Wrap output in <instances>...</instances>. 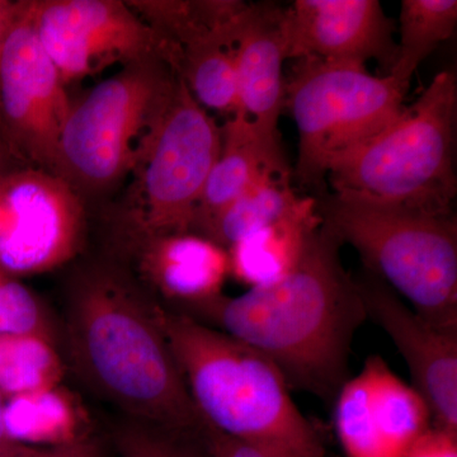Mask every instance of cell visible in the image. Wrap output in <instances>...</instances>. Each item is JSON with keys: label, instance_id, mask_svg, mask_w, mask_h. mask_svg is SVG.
Segmentation results:
<instances>
[{"label": "cell", "instance_id": "obj_1", "mask_svg": "<svg viewBox=\"0 0 457 457\" xmlns=\"http://www.w3.org/2000/svg\"><path fill=\"white\" fill-rule=\"evenodd\" d=\"M342 245L321 221L290 275L185 314L260 352L291 389L333 405L350 378L354 333L368 319Z\"/></svg>", "mask_w": 457, "mask_h": 457}, {"label": "cell", "instance_id": "obj_2", "mask_svg": "<svg viewBox=\"0 0 457 457\" xmlns=\"http://www.w3.org/2000/svg\"><path fill=\"white\" fill-rule=\"evenodd\" d=\"M71 365L101 398L129 420L203 432L182 372L158 318V300L116 264L78 276L65 315Z\"/></svg>", "mask_w": 457, "mask_h": 457}, {"label": "cell", "instance_id": "obj_3", "mask_svg": "<svg viewBox=\"0 0 457 457\" xmlns=\"http://www.w3.org/2000/svg\"><path fill=\"white\" fill-rule=\"evenodd\" d=\"M158 318L204 425L275 457H329L267 357L159 302Z\"/></svg>", "mask_w": 457, "mask_h": 457}, {"label": "cell", "instance_id": "obj_4", "mask_svg": "<svg viewBox=\"0 0 457 457\" xmlns=\"http://www.w3.org/2000/svg\"><path fill=\"white\" fill-rule=\"evenodd\" d=\"M321 221L359 252L366 270L404 296L433 326L457 330V227L438 215L335 192L317 203Z\"/></svg>", "mask_w": 457, "mask_h": 457}, {"label": "cell", "instance_id": "obj_5", "mask_svg": "<svg viewBox=\"0 0 457 457\" xmlns=\"http://www.w3.org/2000/svg\"><path fill=\"white\" fill-rule=\"evenodd\" d=\"M456 107V74L441 71L384 130L330 162L335 192L451 215Z\"/></svg>", "mask_w": 457, "mask_h": 457}, {"label": "cell", "instance_id": "obj_6", "mask_svg": "<svg viewBox=\"0 0 457 457\" xmlns=\"http://www.w3.org/2000/svg\"><path fill=\"white\" fill-rule=\"evenodd\" d=\"M163 60L120 68L71 107L57 146L55 174L83 198L129 179L179 88Z\"/></svg>", "mask_w": 457, "mask_h": 457}, {"label": "cell", "instance_id": "obj_7", "mask_svg": "<svg viewBox=\"0 0 457 457\" xmlns=\"http://www.w3.org/2000/svg\"><path fill=\"white\" fill-rule=\"evenodd\" d=\"M220 150L221 126L180 79L129 176L117 239L189 233Z\"/></svg>", "mask_w": 457, "mask_h": 457}, {"label": "cell", "instance_id": "obj_8", "mask_svg": "<svg viewBox=\"0 0 457 457\" xmlns=\"http://www.w3.org/2000/svg\"><path fill=\"white\" fill-rule=\"evenodd\" d=\"M407 92L390 75L376 77L365 66L297 60L285 83V106L299 132L297 179L321 185L336 156L371 139L403 112Z\"/></svg>", "mask_w": 457, "mask_h": 457}, {"label": "cell", "instance_id": "obj_9", "mask_svg": "<svg viewBox=\"0 0 457 457\" xmlns=\"http://www.w3.org/2000/svg\"><path fill=\"white\" fill-rule=\"evenodd\" d=\"M36 35L66 86L113 65L158 59L176 71L179 50L122 0H29Z\"/></svg>", "mask_w": 457, "mask_h": 457}, {"label": "cell", "instance_id": "obj_10", "mask_svg": "<svg viewBox=\"0 0 457 457\" xmlns=\"http://www.w3.org/2000/svg\"><path fill=\"white\" fill-rule=\"evenodd\" d=\"M86 228V201L56 174L22 165L0 177V275L60 269L79 253Z\"/></svg>", "mask_w": 457, "mask_h": 457}, {"label": "cell", "instance_id": "obj_11", "mask_svg": "<svg viewBox=\"0 0 457 457\" xmlns=\"http://www.w3.org/2000/svg\"><path fill=\"white\" fill-rule=\"evenodd\" d=\"M71 107L66 84L36 35L29 0H22L0 51V137L23 163L55 174Z\"/></svg>", "mask_w": 457, "mask_h": 457}, {"label": "cell", "instance_id": "obj_12", "mask_svg": "<svg viewBox=\"0 0 457 457\" xmlns=\"http://www.w3.org/2000/svg\"><path fill=\"white\" fill-rule=\"evenodd\" d=\"M333 405L337 436L347 457H408L432 426L425 399L380 356L366 360Z\"/></svg>", "mask_w": 457, "mask_h": 457}, {"label": "cell", "instance_id": "obj_13", "mask_svg": "<svg viewBox=\"0 0 457 457\" xmlns=\"http://www.w3.org/2000/svg\"><path fill=\"white\" fill-rule=\"evenodd\" d=\"M356 281L366 318L398 348L411 372V386L428 405L432 425L457 433V330L428 323L369 270Z\"/></svg>", "mask_w": 457, "mask_h": 457}, {"label": "cell", "instance_id": "obj_14", "mask_svg": "<svg viewBox=\"0 0 457 457\" xmlns=\"http://www.w3.org/2000/svg\"><path fill=\"white\" fill-rule=\"evenodd\" d=\"M286 29L288 59L376 60L389 74L398 51L394 22L378 0H296L286 8Z\"/></svg>", "mask_w": 457, "mask_h": 457}, {"label": "cell", "instance_id": "obj_15", "mask_svg": "<svg viewBox=\"0 0 457 457\" xmlns=\"http://www.w3.org/2000/svg\"><path fill=\"white\" fill-rule=\"evenodd\" d=\"M117 243L141 287L170 303L173 311L189 312L224 295L230 276L228 253L207 237L179 233L119 237Z\"/></svg>", "mask_w": 457, "mask_h": 457}, {"label": "cell", "instance_id": "obj_16", "mask_svg": "<svg viewBox=\"0 0 457 457\" xmlns=\"http://www.w3.org/2000/svg\"><path fill=\"white\" fill-rule=\"evenodd\" d=\"M236 68L240 112L270 143L279 140L285 107L284 62L288 59L286 8L272 3L246 4L237 20Z\"/></svg>", "mask_w": 457, "mask_h": 457}, {"label": "cell", "instance_id": "obj_17", "mask_svg": "<svg viewBox=\"0 0 457 457\" xmlns=\"http://www.w3.org/2000/svg\"><path fill=\"white\" fill-rule=\"evenodd\" d=\"M272 171H288L281 143H270L245 113L221 126V150L210 171L189 233L204 237L210 225L258 179Z\"/></svg>", "mask_w": 457, "mask_h": 457}, {"label": "cell", "instance_id": "obj_18", "mask_svg": "<svg viewBox=\"0 0 457 457\" xmlns=\"http://www.w3.org/2000/svg\"><path fill=\"white\" fill-rule=\"evenodd\" d=\"M320 224L317 201L302 198L278 221L228 249L230 276L249 288L275 284L299 264L309 237Z\"/></svg>", "mask_w": 457, "mask_h": 457}, {"label": "cell", "instance_id": "obj_19", "mask_svg": "<svg viewBox=\"0 0 457 457\" xmlns=\"http://www.w3.org/2000/svg\"><path fill=\"white\" fill-rule=\"evenodd\" d=\"M7 440L32 446H59L89 437V414L62 384L5 399Z\"/></svg>", "mask_w": 457, "mask_h": 457}, {"label": "cell", "instance_id": "obj_20", "mask_svg": "<svg viewBox=\"0 0 457 457\" xmlns=\"http://www.w3.org/2000/svg\"><path fill=\"white\" fill-rule=\"evenodd\" d=\"M242 12L228 25L179 49L177 74L180 79L204 110L216 111L227 120L242 113L234 49V36Z\"/></svg>", "mask_w": 457, "mask_h": 457}, {"label": "cell", "instance_id": "obj_21", "mask_svg": "<svg viewBox=\"0 0 457 457\" xmlns=\"http://www.w3.org/2000/svg\"><path fill=\"white\" fill-rule=\"evenodd\" d=\"M290 186V171H272L228 204L204 237L228 249L243 237L278 221L300 203Z\"/></svg>", "mask_w": 457, "mask_h": 457}, {"label": "cell", "instance_id": "obj_22", "mask_svg": "<svg viewBox=\"0 0 457 457\" xmlns=\"http://www.w3.org/2000/svg\"><path fill=\"white\" fill-rule=\"evenodd\" d=\"M456 25V0H403L398 51L387 75L409 89L418 66L441 42L449 40Z\"/></svg>", "mask_w": 457, "mask_h": 457}, {"label": "cell", "instance_id": "obj_23", "mask_svg": "<svg viewBox=\"0 0 457 457\" xmlns=\"http://www.w3.org/2000/svg\"><path fill=\"white\" fill-rule=\"evenodd\" d=\"M128 3L146 25L177 50L231 22L246 5L245 2L237 0H129Z\"/></svg>", "mask_w": 457, "mask_h": 457}, {"label": "cell", "instance_id": "obj_24", "mask_svg": "<svg viewBox=\"0 0 457 457\" xmlns=\"http://www.w3.org/2000/svg\"><path fill=\"white\" fill-rule=\"evenodd\" d=\"M65 363L46 337L0 336V395L5 399L62 384Z\"/></svg>", "mask_w": 457, "mask_h": 457}, {"label": "cell", "instance_id": "obj_25", "mask_svg": "<svg viewBox=\"0 0 457 457\" xmlns=\"http://www.w3.org/2000/svg\"><path fill=\"white\" fill-rule=\"evenodd\" d=\"M113 441L121 457H210L204 429L171 431L128 418L114 428Z\"/></svg>", "mask_w": 457, "mask_h": 457}, {"label": "cell", "instance_id": "obj_26", "mask_svg": "<svg viewBox=\"0 0 457 457\" xmlns=\"http://www.w3.org/2000/svg\"><path fill=\"white\" fill-rule=\"evenodd\" d=\"M33 335L56 342L46 306L21 279L0 275V336Z\"/></svg>", "mask_w": 457, "mask_h": 457}, {"label": "cell", "instance_id": "obj_27", "mask_svg": "<svg viewBox=\"0 0 457 457\" xmlns=\"http://www.w3.org/2000/svg\"><path fill=\"white\" fill-rule=\"evenodd\" d=\"M0 457H106V453L101 444L89 436L59 446H32L5 440L0 445Z\"/></svg>", "mask_w": 457, "mask_h": 457}, {"label": "cell", "instance_id": "obj_28", "mask_svg": "<svg viewBox=\"0 0 457 457\" xmlns=\"http://www.w3.org/2000/svg\"><path fill=\"white\" fill-rule=\"evenodd\" d=\"M408 457H457V433L432 425L418 438Z\"/></svg>", "mask_w": 457, "mask_h": 457}, {"label": "cell", "instance_id": "obj_29", "mask_svg": "<svg viewBox=\"0 0 457 457\" xmlns=\"http://www.w3.org/2000/svg\"><path fill=\"white\" fill-rule=\"evenodd\" d=\"M204 442L210 457H275L253 445L236 440L206 426Z\"/></svg>", "mask_w": 457, "mask_h": 457}, {"label": "cell", "instance_id": "obj_30", "mask_svg": "<svg viewBox=\"0 0 457 457\" xmlns=\"http://www.w3.org/2000/svg\"><path fill=\"white\" fill-rule=\"evenodd\" d=\"M22 8V0H0V51Z\"/></svg>", "mask_w": 457, "mask_h": 457}, {"label": "cell", "instance_id": "obj_31", "mask_svg": "<svg viewBox=\"0 0 457 457\" xmlns=\"http://www.w3.org/2000/svg\"><path fill=\"white\" fill-rule=\"evenodd\" d=\"M27 165L21 161L20 158L13 152L8 144L0 137V177L3 174L8 173V171L16 170L18 167Z\"/></svg>", "mask_w": 457, "mask_h": 457}, {"label": "cell", "instance_id": "obj_32", "mask_svg": "<svg viewBox=\"0 0 457 457\" xmlns=\"http://www.w3.org/2000/svg\"><path fill=\"white\" fill-rule=\"evenodd\" d=\"M4 405H5V398L3 395H0V445L3 444L5 440H7V436H5V426H4Z\"/></svg>", "mask_w": 457, "mask_h": 457}]
</instances>
